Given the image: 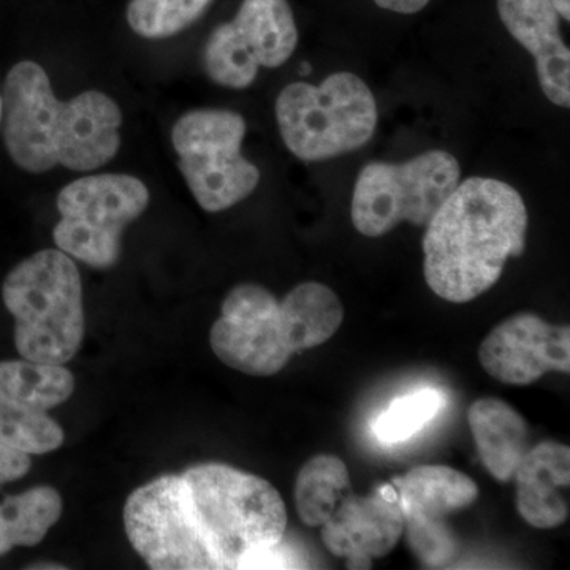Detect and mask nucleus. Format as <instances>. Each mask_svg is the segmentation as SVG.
Instances as JSON below:
<instances>
[{
    "label": "nucleus",
    "instance_id": "nucleus-1",
    "mask_svg": "<svg viewBox=\"0 0 570 570\" xmlns=\"http://www.w3.org/2000/svg\"><path fill=\"white\" fill-rule=\"evenodd\" d=\"M528 209L519 190L493 178L464 179L431 217L423 236L428 287L469 303L498 283L509 258L527 249Z\"/></svg>",
    "mask_w": 570,
    "mask_h": 570
},
{
    "label": "nucleus",
    "instance_id": "nucleus-2",
    "mask_svg": "<svg viewBox=\"0 0 570 570\" xmlns=\"http://www.w3.org/2000/svg\"><path fill=\"white\" fill-rule=\"evenodd\" d=\"M122 112L100 91L61 102L39 63L11 67L2 94L3 141L11 160L29 174L55 167L91 171L115 159Z\"/></svg>",
    "mask_w": 570,
    "mask_h": 570
},
{
    "label": "nucleus",
    "instance_id": "nucleus-3",
    "mask_svg": "<svg viewBox=\"0 0 570 570\" xmlns=\"http://www.w3.org/2000/svg\"><path fill=\"white\" fill-rule=\"evenodd\" d=\"M343 321V303L324 284L296 285L283 302L262 285L239 284L225 296L209 344L225 366L269 377L283 371L292 355L332 340Z\"/></svg>",
    "mask_w": 570,
    "mask_h": 570
},
{
    "label": "nucleus",
    "instance_id": "nucleus-4",
    "mask_svg": "<svg viewBox=\"0 0 570 570\" xmlns=\"http://www.w3.org/2000/svg\"><path fill=\"white\" fill-rule=\"evenodd\" d=\"M184 515L205 570L255 569L283 542L287 509L268 480L223 463L186 469Z\"/></svg>",
    "mask_w": 570,
    "mask_h": 570
},
{
    "label": "nucleus",
    "instance_id": "nucleus-5",
    "mask_svg": "<svg viewBox=\"0 0 570 570\" xmlns=\"http://www.w3.org/2000/svg\"><path fill=\"white\" fill-rule=\"evenodd\" d=\"M14 318V346L31 362L66 365L85 337L80 272L61 249H43L14 266L2 285Z\"/></svg>",
    "mask_w": 570,
    "mask_h": 570
},
{
    "label": "nucleus",
    "instance_id": "nucleus-6",
    "mask_svg": "<svg viewBox=\"0 0 570 570\" xmlns=\"http://www.w3.org/2000/svg\"><path fill=\"white\" fill-rule=\"evenodd\" d=\"M276 119L288 151L321 163L362 148L377 127V105L362 78L330 75L318 86L292 82L276 100Z\"/></svg>",
    "mask_w": 570,
    "mask_h": 570
},
{
    "label": "nucleus",
    "instance_id": "nucleus-7",
    "mask_svg": "<svg viewBox=\"0 0 570 570\" xmlns=\"http://www.w3.org/2000/svg\"><path fill=\"white\" fill-rule=\"evenodd\" d=\"M459 160L448 151H428L407 163H370L356 178L352 224L379 238L403 223L426 227L460 184Z\"/></svg>",
    "mask_w": 570,
    "mask_h": 570
},
{
    "label": "nucleus",
    "instance_id": "nucleus-8",
    "mask_svg": "<svg viewBox=\"0 0 570 570\" xmlns=\"http://www.w3.org/2000/svg\"><path fill=\"white\" fill-rule=\"evenodd\" d=\"M246 121L230 110L200 108L184 112L171 130L179 170L197 204L220 213L246 200L261 171L242 154Z\"/></svg>",
    "mask_w": 570,
    "mask_h": 570
},
{
    "label": "nucleus",
    "instance_id": "nucleus-9",
    "mask_svg": "<svg viewBox=\"0 0 570 570\" xmlns=\"http://www.w3.org/2000/svg\"><path fill=\"white\" fill-rule=\"evenodd\" d=\"M148 205V187L135 176H85L59 193L61 220L52 239L71 258L96 269H110L121 257L124 230Z\"/></svg>",
    "mask_w": 570,
    "mask_h": 570
},
{
    "label": "nucleus",
    "instance_id": "nucleus-10",
    "mask_svg": "<svg viewBox=\"0 0 570 570\" xmlns=\"http://www.w3.org/2000/svg\"><path fill=\"white\" fill-rule=\"evenodd\" d=\"M298 29L287 0H243L234 21L217 26L206 40L202 63L209 80L247 89L258 69H277L294 55Z\"/></svg>",
    "mask_w": 570,
    "mask_h": 570
},
{
    "label": "nucleus",
    "instance_id": "nucleus-11",
    "mask_svg": "<svg viewBox=\"0 0 570 570\" xmlns=\"http://www.w3.org/2000/svg\"><path fill=\"white\" fill-rule=\"evenodd\" d=\"M393 485L409 550L426 568H445L459 554V539L449 519L478 501V483L456 469L425 464L393 480Z\"/></svg>",
    "mask_w": 570,
    "mask_h": 570
},
{
    "label": "nucleus",
    "instance_id": "nucleus-12",
    "mask_svg": "<svg viewBox=\"0 0 570 570\" xmlns=\"http://www.w3.org/2000/svg\"><path fill=\"white\" fill-rule=\"evenodd\" d=\"M124 530L153 570H205L184 515L179 474L160 475L127 498Z\"/></svg>",
    "mask_w": 570,
    "mask_h": 570
},
{
    "label": "nucleus",
    "instance_id": "nucleus-13",
    "mask_svg": "<svg viewBox=\"0 0 570 570\" xmlns=\"http://www.w3.org/2000/svg\"><path fill=\"white\" fill-rule=\"evenodd\" d=\"M479 362L502 384L531 385L549 373H570V328L532 313L494 326L479 347Z\"/></svg>",
    "mask_w": 570,
    "mask_h": 570
},
{
    "label": "nucleus",
    "instance_id": "nucleus-14",
    "mask_svg": "<svg viewBox=\"0 0 570 570\" xmlns=\"http://www.w3.org/2000/svg\"><path fill=\"white\" fill-rule=\"evenodd\" d=\"M321 528L330 553L346 558L348 568L370 569L373 560L387 557L403 538L395 485L384 483L366 497L351 491Z\"/></svg>",
    "mask_w": 570,
    "mask_h": 570
},
{
    "label": "nucleus",
    "instance_id": "nucleus-15",
    "mask_svg": "<svg viewBox=\"0 0 570 570\" xmlns=\"http://www.w3.org/2000/svg\"><path fill=\"white\" fill-rule=\"evenodd\" d=\"M498 13L510 36L534 58L547 99L569 108L570 51L551 0H498Z\"/></svg>",
    "mask_w": 570,
    "mask_h": 570
},
{
    "label": "nucleus",
    "instance_id": "nucleus-16",
    "mask_svg": "<svg viewBox=\"0 0 570 570\" xmlns=\"http://www.w3.org/2000/svg\"><path fill=\"white\" fill-rule=\"evenodd\" d=\"M517 510L538 530H554L569 520L570 450L543 441L528 450L517 469Z\"/></svg>",
    "mask_w": 570,
    "mask_h": 570
},
{
    "label": "nucleus",
    "instance_id": "nucleus-17",
    "mask_svg": "<svg viewBox=\"0 0 570 570\" xmlns=\"http://www.w3.org/2000/svg\"><path fill=\"white\" fill-rule=\"evenodd\" d=\"M468 423L483 466L498 482H510L530 450V430L519 412L497 397H482L468 411Z\"/></svg>",
    "mask_w": 570,
    "mask_h": 570
},
{
    "label": "nucleus",
    "instance_id": "nucleus-18",
    "mask_svg": "<svg viewBox=\"0 0 570 570\" xmlns=\"http://www.w3.org/2000/svg\"><path fill=\"white\" fill-rule=\"evenodd\" d=\"M73 374L63 365L18 360L0 362V406L50 412L75 392Z\"/></svg>",
    "mask_w": 570,
    "mask_h": 570
},
{
    "label": "nucleus",
    "instance_id": "nucleus-19",
    "mask_svg": "<svg viewBox=\"0 0 570 570\" xmlns=\"http://www.w3.org/2000/svg\"><path fill=\"white\" fill-rule=\"evenodd\" d=\"M63 502L52 487H36L0 502V557L13 547H36L61 519Z\"/></svg>",
    "mask_w": 570,
    "mask_h": 570
},
{
    "label": "nucleus",
    "instance_id": "nucleus-20",
    "mask_svg": "<svg viewBox=\"0 0 570 570\" xmlns=\"http://www.w3.org/2000/svg\"><path fill=\"white\" fill-rule=\"evenodd\" d=\"M351 493L346 463L335 455H316L306 461L295 480V508L306 527L318 528Z\"/></svg>",
    "mask_w": 570,
    "mask_h": 570
},
{
    "label": "nucleus",
    "instance_id": "nucleus-21",
    "mask_svg": "<svg viewBox=\"0 0 570 570\" xmlns=\"http://www.w3.org/2000/svg\"><path fill=\"white\" fill-rule=\"evenodd\" d=\"M214 0H130L127 22L142 39L163 40L200 20Z\"/></svg>",
    "mask_w": 570,
    "mask_h": 570
},
{
    "label": "nucleus",
    "instance_id": "nucleus-22",
    "mask_svg": "<svg viewBox=\"0 0 570 570\" xmlns=\"http://www.w3.org/2000/svg\"><path fill=\"white\" fill-rule=\"evenodd\" d=\"M448 397L441 390L419 389L407 395L396 397L382 414L374 420L373 431L384 444H397L420 433L438 417Z\"/></svg>",
    "mask_w": 570,
    "mask_h": 570
},
{
    "label": "nucleus",
    "instance_id": "nucleus-23",
    "mask_svg": "<svg viewBox=\"0 0 570 570\" xmlns=\"http://www.w3.org/2000/svg\"><path fill=\"white\" fill-rule=\"evenodd\" d=\"M63 430L48 412L0 406V442L28 455H45L61 449Z\"/></svg>",
    "mask_w": 570,
    "mask_h": 570
},
{
    "label": "nucleus",
    "instance_id": "nucleus-24",
    "mask_svg": "<svg viewBox=\"0 0 570 570\" xmlns=\"http://www.w3.org/2000/svg\"><path fill=\"white\" fill-rule=\"evenodd\" d=\"M31 466V455L0 442V485L24 478Z\"/></svg>",
    "mask_w": 570,
    "mask_h": 570
},
{
    "label": "nucleus",
    "instance_id": "nucleus-25",
    "mask_svg": "<svg viewBox=\"0 0 570 570\" xmlns=\"http://www.w3.org/2000/svg\"><path fill=\"white\" fill-rule=\"evenodd\" d=\"M381 9L395 11L401 14L419 13L425 9L430 0H374Z\"/></svg>",
    "mask_w": 570,
    "mask_h": 570
},
{
    "label": "nucleus",
    "instance_id": "nucleus-26",
    "mask_svg": "<svg viewBox=\"0 0 570 570\" xmlns=\"http://www.w3.org/2000/svg\"><path fill=\"white\" fill-rule=\"evenodd\" d=\"M553 3L554 10L558 11L561 18H564L566 21H570V0H551Z\"/></svg>",
    "mask_w": 570,
    "mask_h": 570
},
{
    "label": "nucleus",
    "instance_id": "nucleus-27",
    "mask_svg": "<svg viewBox=\"0 0 570 570\" xmlns=\"http://www.w3.org/2000/svg\"><path fill=\"white\" fill-rule=\"evenodd\" d=\"M0 126H2V94H0Z\"/></svg>",
    "mask_w": 570,
    "mask_h": 570
}]
</instances>
